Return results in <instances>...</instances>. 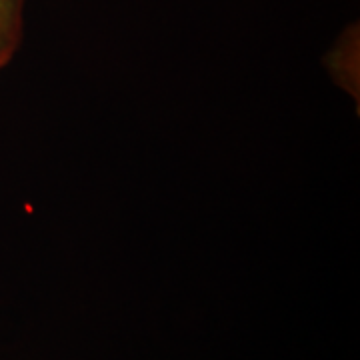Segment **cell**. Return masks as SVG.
I'll list each match as a JSON object with an SVG mask.
<instances>
[{"mask_svg":"<svg viewBox=\"0 0 360 360\" xmlns=\"http://www.w3.org/2000/svg\"><path fill=\"white\" fill-rule=\"evenodd\" d=\"M26 0H0V70L20 49Z\"/></svg>","mask_w":360,"mask_h":360,"instance_id":"cell-1","label":"cell"}]
</instances>
